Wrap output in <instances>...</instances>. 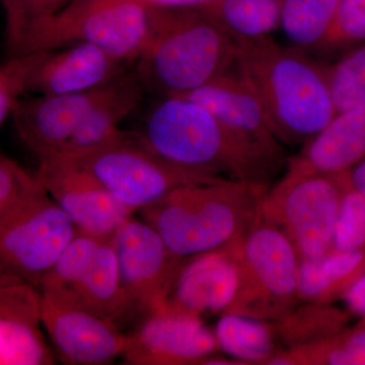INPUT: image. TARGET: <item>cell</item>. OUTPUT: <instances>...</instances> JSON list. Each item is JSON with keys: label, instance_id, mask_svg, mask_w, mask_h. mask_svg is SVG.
<instances>
[{"label": "cell", "instance_id": "484cf974", "mask_svg": "<svg viewBox=\"0 0 365 365\" xmlns=\"http://www.w3.org/2000/svg\"><path fill=\"white\" fill-rule=\"evenodd\" d=\"M349 314L332 304L302 302L275 322L276 330L283 349L299 347L340 333L346 329Z\"/></svg>", "mask_w": 365, "mask_h": 365}, {"label": "cell", "instance_id": "8fae6325", "mask_svg": "<svg viewBox=\"0 0 365 365\" xmlns=\"http://www.w3.org/2000/svg\"><path fill=\"white\" fill-rule=\"evenodd\" d=\"M111 242L124 294V317L144 318L165 304L184 259L176 256L145 220L134 216L122 223Z\"/></svg>", "mask_w": 365, "mask_h": 365}, {"label": "cell", "instance_id": "44dd1931", "mask_svg": "<svg viewBox=\"0 0 365 365\" xmlns=\"http://www.w3.org/2000/svg\"><path fill=\"white\" fill-rule=\"evenodd\" d=\"M64 304L85 309L115 324L123 318V289L111 242L101 244Z\"/></svg>", "mask_w": 365, "mask_h": 365}, {"label": "cell", "instance_id": "9a60e30c", "mask_svg": "<svg viewBox=\"0 0 365 365\" xmlns=\"http://www.w3.org/2000/svg\"><path fill=\"white\" fill-rule=\"evenodd\" d=\"M112 83L83 93L21 97L11 113L16 133L38 158L58 155Z\"/></svg>", "mask_w": 365, "mask_h": 365}, {"label": "cell", "instance_id": "ffe728a7", "mask_svg": "<svg viewBox=\"0 0 365 365\" xmlns=\"http://www.w3.org/2000/svg\"><path fill=\"white\" fill-rule=\"evenodd\" d=\"M145 90L134 71L115 81L93 106L58 155L76 160L111 143L122 133L120 124L140 104Z\"/></svg>", "mask_w": 365, "mask_h": 365}, {"label": "cell", "instance_id": "3957f363", "mask_svg": "<svg viewBox=\"0 0 365 365\" xmlns=\"http://www.w3.org/2000/svg\"><path fill=\"white\" fill-rule=\"evenodd\" d=\"M267 190L237 180L186 185L139 211L176 256L186 259L242 239Z\"/></svg>", "mask_w": 365, "mask_h": 365}, {"label": "cell", "instance_id": "7a4b0ae2", "mask_svg": "<svg viewBox=\"0 0 365 365\" xmlns=\"http://www.w3.org/2000/svg\"><path fill=\"white\" fill-rule=\"evenodd\" d=\"M148 31L135 63L144 90L158 97L197 90L237 61V45L197 9H148Z\"/></svg>", "mask_w": 365, "mask_h": 365}, {"label": "cell", "instance_id": "8d00e7d4", "mask_svg": "<svg viewBox=\"0 0 365 365\" xmlns=\"http://www.w3.org/2000/svg\"><path fill=\"white\" fill-rule=\"evenodd\" d=\"M348 187L365 196V158L344 173Z\"/></svg>", "mask_w": 365, "mask_h": 365}, {"label": "cell", "instance_id": "7c38bea8", "mask_svg": "<svg viewBox=\"0 0 365 365\" xmlns=\"http://www.w3.org/2000/svg\"><path fill=\"white\" fill-rule=\"evenodd\" d=\"M36 176L83 234L110 241L120 225L134 215L88 173L61 155L39 158Z\"/></svg>", "mask_w": 365, "mask_h": 365}, {"label": "cell", "instance_id": "836d02e7", "mask_svg": "<svg viewBox=\"0 0 365 365\" xmlns=\"http://www.w3.org/2000/svg\"><path fill=\"white\" fill-rule=\"evenodd\" d=\"M39 182L11 158L0 155V218L14 208Z\"/></svg>", "mask_w": 365, "mask_h": 365}, {"label": "cell", "instance_id": "8992f818", "mask_svg": "<svg viewBox=\"0 0 365 365\" xmlns=\"http://www.w3.org/2000/svg\"><path fill=\"white\" fill-rule=\"evenodd\" d=\"M239 285L225 314L278 322L299 304L300 260L287 235L263 220L235 242Z\"/></svg>", "mask_w": 365, "mask_h": 365}, {"label": "cell", "instance_id": "ba28073f", "mask_svg": "<svg viewBox=\"0 0 365 365\" xmlns=\"http://www.w3.org/2000/svg\"><path fill=\"white\" fill-rule=\"evenodd\" d=\"M71 160L134 213L180 187L225 180L194 174L170 165L153 153L136 132L122 131L104 148Z\"/></svg>", "mask_w": 365, "mask_h": 365}, {"label": "cell", "instance_id": "4fadbf2b", "mask_svg": "<svg viewBox=\"0 0 365 365\" xmlns=\"http://www.w3.org/2000/svg\"><path fill=\"white\" fill-rule=\"evenodd\" d=\"M129 336L123 359L135 365L204 364L220 353L215 331L195 314L163 307Z\"/></svg>", "mask_w": 365, "mask_h": 365}, {"label": "cell", "instance_id": "5bb4252c", "mask_svg": "<svg viewBox=\"0 0 365 365\" xmlns=\"http://www.w3.org/2000/svg\"><path fill=\"white\" fill-rule=\"evenodd\" d=\"M41 321L56 356L66 364H112L128 346L129 336L117 324L42 295Z\"/></svg>", "mask_w": 365, "mask_h": 365}, {"label": "cell", "instance_id": "d6a6232c", "mask_svg": "<svg viewBox=\"0 0 365 365\" xmlns=\"http://www.w3.org/2000/svg\"><path fill=\"white\" fill-rule=\"evenodd\" d=\"M362 43H365V0H340L332 29L319 49H335Z\"/></svg>", "mask_w": 365, "mask_h": 365}, {"label": "cell", "instance_id": "1f68e13d", "mask_svg": "<svg viewBox=\"0 0 365 365\" xmlns=\"http://www.w3.org/2000/svg\"><path fill=\"white\" fill-rule=\"evenodd\" d=\"M42 53L9 57L0 63V126L28 91L29 78Z\"/></svg>", "mask_w": 365, "mask_h": 365}, {"label": "cell", "instance_id": "d4e9b609", "mask_svg": "<svg viewBox=\"0 0 365 365\" xmlns=\"http://www.w3.org/2000/svg\"><path fill=\"white\" fill-rule=\"evenodd\" d=\"M340 0H282L279 29L289 46L319 49L332 29Z\"/></svg>", "mask_w": 365, "mask_h": 365}, {"label": "cell", "instance_id": "ac0fdd59", "mask_svg": "<svg viewBox=\"0 0 365 365\" xmlns=\"http://www.w3.org/2000/svg\"><path fill=\"white\" fill-rule=\"evenodd\" d=\"M129 64L103 48L78 43L43 52L29 78L34 95L83 93L110 85L126 73Z\"/></svg>", "mask_w": 365, "mask_h": 365}, {"label": "cell", "instance_id": "277c9868", "mask_svg": "<svg viewBox=\"0 0 365 365\" xmlns=\"http://www.w3.org/2000/svg\"><path fill=\"white\" fill-rule=\"evenodd\" d=\"M135 132L153 153L179 169L269 189L222 125L191 98L158 97Z\"/></svg>", "mask_w": 365, "mask_h": 365}, {"label": "cell", "instance_id": "cb8c5ba5", "mask_svg": "<svg viewBox=\"0 0 365 365\" xmlns=\"http://www.w3.org/2000/svg\"><path fill=\"white\" fill-rule=\"evenodd\" d=\"M282 0H212L199 11L235 43L270 38L279 29Z\"/></svg>", "mask_w": 365, "mask_h": 365}, {"label": "cell", "instance_id": "52a82bcc", "mask_svg": "<svg viewBox=\"0 0 365 365\" xmlns=\"http://www.w3.org/2000/svg\"><path fill=\"white\" fill-rule=\"evenodd\" d=\"M346 187L344 173H284L262 197L260 216L287 235L300 261L317 260L332 250Z\"/></svg>", "mask_w": 365, "mask_h": 365}, {"label": "cell", "instance_id": "f1b7e54d", "mask_svg": "<svg viewBox=\"0 0 365 365\" xmlns=\"http://www.w3.org/2000/svg\"><path fill=\"white\" fill-rule=\"evenodd\" d=\"M307 365H365V323L304 346Z\"/></svg>", "mask_w": 365, "mask_h": 365}, {"label": "cell", "instance_id": "5b68a950", "mask_svg": "<svg viewBox=\"0 0 365 365\" xmlns=\"http://www.w3.org/2000/svg\"><path fill=\"white\" fill-rule=\"evenodd\" d=\"M148 31V9L139 0H71L31 26L9 57L86 43L130 66L143 51Z\"/></svg>", "mask_w": 365, "mask_h": 365}, {"label": "cell", "instance_id": "4dcf8cb0", "mask_svg": "<svg viewBox=\"0 0 365 365\" xmlns=\"http://www.w3.org/2000/svg\"><path fill=\"white\" fill-rule=\"evenodd\" d=\"M332 250L365 253V196L348 185L341 202Z\"/></svg>", "mask_w": 365, "mask_h": 365}, {"label": "cell", "instance_id": "f546056e", "mask_svg": "<svg viewBox=\"0 0 365 365\" xmlns=\"http://www.w3.org/2000/svg\"><path fill=\"white\" fill-rule=\"evenodd\" d=\"M71 0H0L6 20V39L9 56L26 30L42 19L66 6Z\"/></svg>", "mask_w": 365, "mask_h": 365}, {"label": "cell", "instance_id": "4316f807", "mask_svg": "<svg viewBox=\"0 0 365 365\" xmlns=\"http://www.w3.org/2000/svg\"><path fill=\"white\" fill-rule=\"evenodd\" d=\"M103 242L76 232L41 281L40 294L52 302L66 304L72 288L90 266Z\"/></svg>", "mask_w": 365, "mask_h": 365}, {"label": "cell", "instance_id": "74e56055", "mask_svg": "<svg viewBox=\"0 0 365 365\" xmlns=\"http://www.w3.org/2000/svg\"></svg>", "mask_w": 365, "mask_h": 365}, {"label": "cell", "instance_id": "6da1fadb", "mask_svg": "<svg viewBox=\"0 0 365 365\" xmlns=\"http://www.w3.org/2000/svg\"><path fill=\"white\" fill-rule=\"evenodd\" d=\"M235 66L282 144L302 146L336 114L326 66L272 37L237 43Z\"/></svg>", "mask_w": 365, "mask_h": 365}, {"label": "cell", "instance_id": "30bf717a", "mask_svg": "<svg viewBox=\"0 0 365 365\" xmlns=\"http://www.w3.org/2000/svg\"><path fill=\"white\" fill-rule=\"evenodd\" d=\"M184 97L210 112L234 138L247 158L271 182L287 169L288 157L276 137L263 108L237 66Z\"/></svg>", "mask_w": 365, "mask_h": 365}, {"label": "cell", "instance_id": "d6986e66", "mask_svg": "<svg viewBox=\"0 0 365 365\" xmlns=\"http://www.w3.org/2000/svg\"><path fill=\"white\" fill-rule=\"evenodd\" d=\"M365 158V108L336 113L331 121L288 158L287 174L340 175Z\"/></svg>", "mask_w": 365, "mask_h": 365}, {"label": "cell", "instance_id": "2e32d148", "mask_svg": "<svg viewBox=\"0 0 365 365\" xmlns=\"http://www.w3.org/2000/svg\"><path fill=\"white\" fill-rule=\"evenodd\" d=\"M235 242L184 259L163 307L201 318L225 314L239 285Z\"/></svg>", "mask_w": 365, "mask_h": 365}, {"label": "cell", "instance_id": "7402d4cb", "mask_svg": "<svg viewBox=\"0 0 365 365\" xmlns=\"http://www.w3.org/2000/svg\"><path fill=\"white\" fill-rule=\"evenodd\" d=\"M365 273V253L334 251L313 261H300L299 302L331 304Z\"/></svg>", "mask_w": 365, "mask_h": 365}, {"label": "cell", "instance_id": "d590c367", "mask_svg": "<svg viewBox=\"0 0 365 365\" xmlns=\"http://www.w3.org/2000/svg\"><path fill=\"white\" fill-rule=\"evenodd\" d=\"M146 9H199L212 0H139Z\"/></svg>", "mask_w": 365, "mask_h": 365}, {"label": "cell", "instance_id": "603a6c76", "mask_svg": "<svg viewBox=\"0 0 365 365\" xmlns=\"http://www.w3.org/2000/svg\"><path fill=\"white\" fill-rule=\"evenodd\" d=\"M213 331L220 351L241 365L268 364L283 349L275 322L222 314Z\"/></svg>", "mask_w": 365, "mask_h": 365}, {"label": "cell", "instance_id": "e575fe53", "mask_svg": "<svg viewBox=\"0 0 365 365\" xmlns=\"http://www.w3.org/2000/svg\"><path fill=\"white\" fill-rule=\"evenodd\" d=\"M348 313L361 317L365 323V273L355 281L343 294Z\"/></svg>", "mask_w": 365, "mask_h": 365}, {"label": "cell", "instance_id": "9c48e42d", "mask_svg": "<svg viewBox=\"0 0 365 365\" xmlns=\"http://www.w3.org/2000/svg\"><path fill=\"white\" fill-rule=\"evenodd\" d=\"M76 232L39 181L0 218V272L39 290L45 274Z\"/></svg>", "mask_w": 365, "mask_h": 365}, {"label": "cell", "instance_id": "83f0119b", "mask_svg": "<svg viewBox=\"0 0 365 365\" xmlns=\"http://www.w3.org/2000/svg\"><path fill=\"white\" fill-rule=\"evenodd\" d=\"M326 71L336 113L365 108V43L353 46Z\"/></svg>", "mask_w": 365, "mask_h": 365}, {"label": "cell", "instance_id": "e0dca14e", "mask_svg": "<svg viewBox=\"0 0 365 365\" xmlns=\"http://www.w3.org/2000/svg\"><path fill=\"white\" fill-rule=\"evenodd\" d=\"M43 329L39 290L0 272V364H55Z\"/></svg>", "mask_w": 365, "mask_h": 365}]
</instances>
